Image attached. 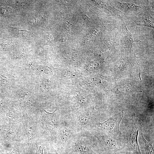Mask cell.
Instances as JSON below:
<instances>
[{
	"instance_id": "8992f818",
	"label": "cell",
	"mask_w": 154,
	"mask_h": 154,
	"mask_svg": "<svg viewBox=\"0 0 154 154\" xmlns=\"http://www.w3.org/2000/svg\"><path fill=\"white\" fill-rule=\"evenodd\" d=\"M123 116V112H120L110 117L106 121L99 123L103 131L110 136L116 137L120 133V123Z\"/></svg>"
},
{
	"instance_id": "30bf717a",
	"label": "cell",
	"mask_w": 154,
	"mask_h": 154,
	"mask_svg": "<svg viewBox=\"0 0 154 154\" xmlns=\"http://www.w3.org/2000/svg\"><path fill=\"white\" fill-rule=\"evenodd\" d=\"M7 119L8 123H18L23 122V117L21 112L11 108L7 114Z\"/></svg>"
},
{
	"instance_id": "4fadbf2b",
	"label": "cell",
	"mask_w": 154,
	"mask_h": 154,
	"mask_svg": "<svg viewBox=\"0 0 154 154\" xmlns=\"http://www.w3.org/2000/svg\"><path fill=\"white\" fill-rule=\"evenodd\" d=\"M44 143L37 140L35 142V144L36 147V152L35 154H44L43 151L45 148Z\"/></svg>"
},
{
	"instance_id": "3957f363",
	"label": "cell",
	"mask_w": 154,
	"mask_h": 154,
	"mask_svg": "<svg viewBox=\"0 0 154 154\" xmlns=\"http://www.w3.org/2000/svg\"><path fill=\"white\" fill-rule=\"evenodd\" d=\"M0 137L7 143L25 142L27 137L23 122L10 123L0 128Z\"/></svg>"
},
{
	"instance_id": "7a4b0ae2",
	"label": "cell",
	"mask_w": 154,
	"mask_h": 154,
	"mask_svg": "<svg viewBox=\"0 0 154 154\" xmlns=\"http://www.w3.org/2000/svg\"><path fill=\"white\" fill-rule=\"evenodd\" d=\"M142 127L141 121L134 113L128 124L125 142L129 151L135 154H142L138 141V137L139 132L141 130Z\"/></svg>"
},
{
	"instance_id": "5bb4252c",
	"label": "cell",
	"mask_w": 154,
	"mask_h": 154,
	"mask_svg": "<svg viewBox=\"0 0 154 154\" xmlns=\"http://www.w3.org/2000/svg\"><path fill=\"white\" fill-rule=\"evenodd\" d=\"M1 10L3 14L5 15H8L11 12V9L7 7H2Z\"/></svg>"
},
{
	"instance_id": "52a82bcc",
	"label": "cell",
	"mask_w": 154,
	"mask_h": 154,
	"mask_svg": "<svg viewBox=\"0 0 154 154\" xmlns=\"http://www.w3.org/2000/svg\"><path fill=\"white\" fill-rule=\"evenodd\" d=\"M92 132L102 149L108 153L116 152L122 149L114 139L103 131L94 130Z\"/></svg>"
},
{
	"instance_id": "7c38bea8",
	"label": "cell",
	"mask_w": 154,
	"mask_h": 154,
	"mask_svg": "<svg viewBox=\"0 0 154 154\" xmlns=\"http://www.w3.org/2000/svg\"><path fill=\"white\" fill-rule=\"evenodd\" d=\"M142 132L141 131V137L145 143L146 154H154L153 143L147 141L144 137Z\"/></svg>"
},
{
	"instance_id": "8fae6325",
	"label": "cell",
	"mask_w": 154,
	"mask_h": 154,
	"mask_svg": "<svg viewBox=\"0 0 154 154\" xmlns=\"http://www.w3.org/2000/svg\"><path fill=\"white\" fill-rule=\"evenodd\" d=\"M25 142H15L13 143L12 151L8 154H25L24 148L26 145Z\"/></svg>"
},
{
	"instance_id": "9c48e42d",
	"label": "cell",
	"mask_w": 154,
	"mask_h": 154,
	"mask_svg": "<svg viewBox=\"0 0 154 154\" xmlns=\"http://www.w3.org/2000/svg\"><path fill=\"white\" fill-rule=\"evenodd\" d=\"M70 147V150L73 152L84 154H97L90 144L81 138L76 139Z\"/></svg>"
},
{
	"instance_id": "9a60e30c",
	"label": "cell",
	"mask_w": 154,
	"mask_h": 154,
	"mask_svg": "<svg viewBox=\"0 0 154 154\" xmlns=\"http://www.w3.org/2000/svg\"><path fill=\"white\" fill-rule=\"evenodd\" d=\"M48 150V154H59L52 146L50 147Z\"/></svg>"
},
{
	"instance_id": "5b68a950",
	"label": "cell",
	"mask_w": 154,
	"mask_h": 154,
	"mask_svg": "<svg viewBox=\"0 0 154 154\" xmlns=\"http://www.w3.org/2000/svg\"><path fill=\"white\" fill-rule=\"evenodd\" d=\"M23 117V122L27 137L29 149H31L38 137V121L31 118L25 112H21Z\"/></svg>"
},
{
	"instance_id": "277c9868",
	"label": "cell",
	"mask_w": 154,
	"mask_h": 154,
	"mask_svg": "<svg viewBox=\"0 0 154 154\" xmlns=\"http://www.w3.org/2000/svg\"><path fill=\"white\" fill-rule=\"evenodd\" d=\"M76 137L73 125L69 122L61 121L60 120L56 143L64 147L70 145L72 146L76 139Z\"/></svg>"
},
{
	"instance_id": "6da1fadb",
	"label": "cell",
	"mask_w": 154,
	"mask_h": 154,
	"mask_svg": "<svg viewBox=\"0 0 154 154\" xmlns=\"http://www.w3.org/2000/svg\"><path fill=\"white\" fill-rule=\"evenodd\" d=\"M40 111L41 117L38 123V139L44 143H56L60 121V111L56 108L53 112L50 113L42 108H41Z\"/></svg>"
},
{
	"instance_id": "2e32d148",
	"label": "cell",
	"mask_w": 154,
	"mask_h": 154,
	"mask_svg": "<svg viewBox=\"0 0 154 154\" xmlns=\"http://www.w3.org/2000/svg\"><path fill=\"white\" fill-rule=\"evenodd\" d=\"M126 154H127V153H126Z\"/></svg>"
},
{
	"instance_id": "ba28073f",
	"label": "cell",
	"mask_w": 154,
	"mask_h": 154,
	"mask_svg": "<svg viewBox=\"0 0 154 154\" xmlns=\"http://www.w3.org/2000/svg\"><path fill=\"white\" fill-rule=\"evenodd\" d=\"M73 118L75 128L83 132L91 129L92 118L89 115L84 113H78Z\"/></svg>"
}]
</instances>
